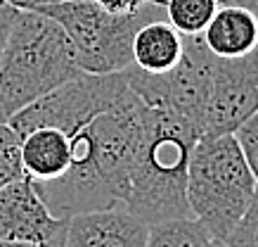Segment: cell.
Listing matches in <instances>:
<instances>
[{
	"label": "cell",
	"mask_w": 258,
	"mask_h": 247,
	"mask_svg": "<svg viewBox=\"0 0 258 247\" xmlns=\"http://www.w3.org/2000/svg\"><path fill=\"white\" fill-rule=\"evenodd\" d=\"M147 105L131 86L114 107L71 136V164L57 181L33 183L50 214L69 219L125 205L128 178L145 128Z\"/></svg>",
	"instance_id": "cell-1"
},
{
	"label": "cell",
	"mask_w": 258,
	"mask_h": 247,
	"mask_svg": "<svg viewBox=\"0 0 258 247\" xmlns=\"http://www.w3.org/2000/svg\"><path fill=\"white\" fill-rule=\"evenodd\" d=\"M199 136L180 114L147 105L123 205L131 214L147 226L187 219V164Z\"/></svg>",
	"instance_id": "cell-2"
},
{
	"label": "cell",
	"mask_w": 258,
	"mask_h": 247,
	"mask_svg": "<svg viewBox=\"0 0 258 247\" xmlns=\"http://www.w3.org/2000/svg\"><path fill=\"white\" fill-rule=\"evenodd\" d=\"M79 74L74 45L62 26L38 10H17L0 55V97L10 112L15 114Z\"/></svg>",
	"instance_id": "cell-3"
},
{
	"label": "cell",
	"mask_w": 258,
	"mask_h": 247,
	"mask_svg": "<svg viewBox=\"0 0 258 247\" xmlns=\"http://www.w3.org/2000/svg\"><path fill=\"white\" fill-rule=\"evenodd\" d=\"M235 133L199 136L187 164L189 216L216 242H225L256 190Z\"/></svg>",
	"instance_id": "cell-4"
},
{
	"label": "cell",
	"mask_w": 258,
	"mask_h": 247,
	"mask_svg": "<svg viewBox=\"0 0 258 247\" xmlns=\"http://www.w3.org/2000/svg\"><path fill=\"white\" fill-rule=\"evenodd\" d=\"M38 12L52 17L62 26L74 45L81 72L111 74L123 72L133 64V36L147 19L164 15V5H149L135 15H109L93 0H62L45 5Z\"/></svg>",
	"instance_id": "cell-5"
},
{
	"label": "cell",
	"mask_w": 258,
	"mask_h": 247,
	"mask_svg": "<svg viewBox=\"0 0 258 247\" xmlns=\"http://www.w3.org/2000/svg\"><path fill=\"white\" fill-rule=\"evenodd\" d=\"M125 90H128L125 69L111 74L81 72L79 76L64 81L62 86L52 88L50 93L10 114L8 124L15 128L19 138L40 126L59 128L71 138L93 117L114 107L125 95Z\"/></svg>",
	"instance_id": "cell-6"
},
{
	"label": "cell",
	"mask_w": 258,
	"mask_h": 247,
	"mask_svg": "<svg viewBox=\"0 0 258 247\" xmlns=\"http://www.w3.org/2000/svg\"><path fill=\"white\" fill-rule=\"evenodd\" d=\"M213 60L216 55L206 48L202 33L185 36L182 57L173 69L164 74H147L131 64L125 69V79H128L131 90L145 105L157 107V110L175 112L189 124H195L197 131L202 133Z\"/></svg>",
	"instance_id": "cell-7"
},
{
	"label": "cell",
	"mask_w": 258,
	"mask_h": 247,
	"mask_svg": "<svg viewBox=\"0 0 258 247\" xmlns=\"http://www.w3.org/2000/svg\"><path fill=\"white\" fill-rule=\"evenodd\" d=\"M258 112V48L242 57H216L204 107L202 136L235 133Z\"/></svg>",
	"instance_id": "cell-8"
},
{
	"label": "cell",
	"mask_w": 258,
	"mask_h": 247,
	"mask_svg": "<svg viewBox=\"0 0 258 247\" xmlns=\"http://www.w3.org/2000/svg\"><path fill=\"white\" fill-rule=\"evenodd\" d=\"M64 223L67 219L50 214L26 176L0 190V240H26L43 245Z\"/></svg>",
	"instance_id": "cell-9"
},
{
	"label": "cell",
	"mask_w": 258,
	"mask_h": 247,
	"mask_svg": "<svg viewBox=\"0 0 258 247\" xmlns=\"http://www.w3.org/2000/svg\"><path fill=\"white\" fill-rule=\"evenodd\" d=\"M149 226L123 205L67 219V247H145Z\"/></svg>",
	"instance_id": "cell-10"
},
{
	"label": "cell",
	"mask_w": 258,
	"mask_h": 247,
	"mask_svg": "<svg viewBox=\"0 0 258 247\" xmlns=\"http://www.w3.org/2000/svg\"><path fill=\"white\" fill-rule=\"evenodd\" d=\"M24 176L31 183H50L69 169L71 138L59 128L40 126L22 136L19 145Z\"/></svg>",
	"instance_id": "cell-11"
},
{
	"label": "cell",
	"mask_w": 258,
	"mask_h": 247,
	"mask_svg": "<svg viewBox=\"0 0 258 247\" xmlns=\"http://www.w3.org/2000/svg\"><path fill=\"white\" fill-rule=\"evenodd\" d=\"M202 38L216 57L249 55L258 48V17L237 5H218Z\"/></svg>",
	"instance_id": "cell-12"
},
{
	"label": "cell",
	"mask_w": 258,
	"mask_h": 247,
	"mask_svg": "<svg viewBox=\"0 0 258 247\" xmlns=\"http://www.w3.org/2000/svg\"><path fill=\"white\" fill-rule=\"evenodd\" d=\"M182 48L185 36L173 29L166 17L147 19L133 36V67L147 74H164L180 62Z\"/></svg>",
	"instance_id": "cell-13"
},
{
	"label": "cell",
	"mask_w": 258,
	"mask_h": 247,
	"mask_svg": "<svg viewBox=\"0 0 258 247\" xmlns=\"http://www.w3.org/2000/svg\"><path fill=\"white\" fill-rule=\"evenodd\" d=\"M218 0H164V15L182 36H197L211 22Z\"/></svg>",
	"instance_id": "cell-14"
},
{
	"label": "cell",
	"mask_w": 258,
	"mask_h": 247,
	"mask_svg": "<svg viewBox=\"0 0 258 247\" xmlns=\"http://www.w3.org/2000/svg\"><path fill=\"white\" fill-rule=\"evenodd\" d=\"M19 145H22V138L17 136L8 121H3L0 124V190L24 176Z\"/></svg>",
	"instance_id": "cell-15"
},
{
	"label": "cell",
	"mask_w": 258,
	"mask_h": 247,
	"mask_svg": "<svg viewBox=\"0 0 258 247\" xmlns=\"http://www.w3.org/2000/svg\"><path fill=\"white\" fill-rule=\"evenodd\" d=\"M223 247H258V185Z\"/></svg>",
	"instance_id": "cell-16"
},
{
	"label": "cell",
	"mask_w": 258,
	"mask_h": 247,
	"mask_svg": "<svg viewBox=\"0 0 258 247\" xmlns=\"http://www.w3.org/2000/svg\"><path fill=\"white\" fill-rule=\"evenodd\" d=\"M235 138H237V143H239V150H242L244 160L249 164L251 174H253V178H256V183H258V112L251 114L249 119L237 128Z\"/></svg>",
	"instance_id": "cell-17"
},
{
	"label": "cell",
	"mask_w": 258,
	"mask_h": 247,
	"mask_svg": "<svg viewBox=\"0 0 258 247\" xmlns=\"http://www.w3.org/2000/svg\"><path fill=\"white\" fill-rule=\"evenodd\" d=\"M97 8H102L104 12L109 15H118V17H125V15H135L140 10L149 8V5H164V0H93Z\"/></svg>",
	"instance_id": "cell-18"
},
{
	"label": "cell",
	"mask_w": 258,
	"mask_h": 247,
	"mask_svg": "<svg viewBox=\"0 0 258 247\" xmlns=\"http://www.w3.org/2000/svg\"><path fill=\"white\" fill-rule=\"evenodd\" d=\"M17 17V8L8 5L0 0V55L5 50V43H8V36H10V29H12V22Z\"/></svg>",
	"instance_id": "cell-19"
},
{
	"label": "cell",
	"mask_w": 258,
	"mask_h": 247,
	"mask_svg": "<svg viewBox=\"0 0 258 247\" xmlns=\"http://www.w3.org/2000/svg\"><path fill=\"white\" fill-rule=\"evenodd\" d=\"M17 10H40L45 5H55V3H62V0H3Z\"/></svg>",
	"instance_id": "cell-20"
},
{
	"label": "cell",
	"mask_w": 258,
	"mask_h": 247,
	"mask_svg": "<svg viewBox=\"0 0 258 247\" xmlns=\"http://www.w3.org/2000/svg\"><path fill=\"white\" fill-rule=\"evenodd\" d=\"M64 231H67V223H64L62 228H57V231L52 233V235H50L40 247H67V242H64Z\"/></svg>",
	"instance_id": "cell-21"
},
{
	"label": "cell",
	"mask_w": 258,
	"mask_h": 247,
	"mask_svg": "<svg viewBox=\"0 0 258 247\" xmlns=\"http://www.w3.org/2000/svg\"><path fill=\"white\" fill-rule=\"evenodd\" d=\"M218 3L220 5H237V8L249 10V12H253L258 17V0H218Z\"/></svg>",
	"instance_id": "cell-22"
},
{
	"label": "cell",
	"mask_w": 258,
	"mask_h": 247,
	"mask_svg": "<svg viewBox=\"0 0 258 247\" xmlns=\"http://www.w3.org/2000/svg\"><path fill=\"white\" fill-rule=\"evenodd\" d=\"M0 247H40V245L26 242V240H0Z\"/></svg>",
	"instance_id": "cell-23"
},
{
	"label": "cell",
	"mask_w": 258,
	"mask_h": 247,
	"mask_svg": "<svg viewBox=\"0 0 258 247\" xmlns=\"http://www.w3.org/2000/svg\"><path fill=\"white\" fill-rule=\"evenodd\" d=\"M10 114H12V112H10V107L5 105V100L0 97V124H3V121H8V119H10Z\"/></svg>",
	"instance_id": "cell-24"
},
{
	"label": "cell",
	"mask_w": 258,
	"mask_h": 247,
	"mask_svg": "<svg viewBox=\"0 0 258 247\" xmlns=\"http://www.w3.org/2000/svg\"><path fill=\"white\" fill-rule=\"evenodd\" d=\"M195 247H223L220 242H216V240H204V242H199V245Z\"/></svg>",
	"instance_id": "cell-25"
}]
</instances>
